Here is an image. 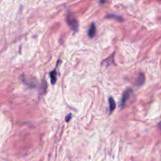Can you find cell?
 <instances>
[{
  "mask_svg": "<svg viewBox=\"0 0 161 161\" xmlns=\"http://www.w3.org/2000/svg\"><path fill=\"white\" fill-rule=\"evenodd\" d=\"M67 22L69 24V26L71 27V28L74 31V32H77L79 29V23L76 19L73 16L69 15L67 17Z\"/></svg>",
  "mask_w": 161,
  "mask_h": 161,
  "instance_id": "6da1fadb",
  "label": "cell"
},
{
  "mask_svg": "<svg viewBox=\"0 0 161 161\" xmlns=\"http://www.w3.org/2000/svg\"><path fill=\"white\" fill-rule=\"evenodd\" d=\"M132 93V90L131 89H127L124 92L123 94V96H122L121 98V101H120V107H124L125 103H126V101L128 100V98H130V94Z\"/></svg>",
  "mask_w": 161,
  "mask_h": 161,
  "instance_id": "7a4b0ae2",
  "label": "cell"
},
{
  "mask_svg": "<svg viewBox=\"0 0 161 161\" xmlns=\"http://www.w3.org/2000/svg\"><path fill=\"white\" fill-rule=\"evenodd\" d=\"M95 34H96V27H95V24L94 23H92L91 25H90V28L88 30V35L90 38H94Z\"/></svg>",
  "mask_w": 161,
  "mask_h": 161,
  "instance_id": "3957f363",
  "label": "cell"
},
{
  "mask_svg": "<svg viewBox=\"0 0 161 161\" xmlns=\"http://www.w3.org/2000/svg\"><path fill=\"white\" fill-rule=\"evenodd\" d=\"M108 103H109V112H110V113H111L113 111L114 109L116 108V102H115L113 98H109V99H108Z\"/></svg>",
  "mask_w": 161,
  "mask_h": 161,
  "instance_id": "277c9868",
  "label": "cell"
},
{
  "mask_svg": "<svg viewBox=\"0 0 161 161\" xmlns=\"http://www.w3.org/2000/svg\"><path fill=\"white\" fill-rule=\"evenodd\" d=\"M50 79H51V83L52 84H55L56 81H57V71L56 69H54L53 71H52L50 73Z\"/></svg>",
  "mask_w": 161,
  "mask_h": 161,
  "instance_id": "5b68a950",
  "label": "cell"
},
{
  "mask_svg": "<svg viewBox=\"0 0 161 161\" xmlns=\"http://www.w3.org/2000/svg\"><path fill=\"white\" fill-rule=\"evenodd\" d=\"M145 82V76L143 73H140L138 79H137V82H136V85L137 86H142Z\"/></svg>",
  "mask_w": 161,
  "mask_h": 161,
  "instance_id": "8992f818",
  "label": "cell"
},
{
  "mask_svg": "<svg viewBox=\"0 0 161 161\" xmlns=\"http://www.w3.org/2000/svg\"><path fill=\"white\" fill-rule=\"evenodd\" d=\"M71 113L69 114V115H68V116H66V117H65V120H66V122H69V120H70V119H71Z\"/></svg>",
  "mask_w": 161,
  "mask_h": 161,
  "instance_id": "52a82bcc",
  "label": "cell"
}]
</instances>
